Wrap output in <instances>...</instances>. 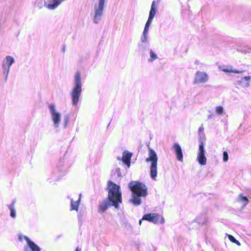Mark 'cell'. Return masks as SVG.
<instances>
[{
  "instance_id": "6da1fadb",
  "label": "cell",
  "mask_w": 251,
  "mask_h": 251,
  "mask_svg": "<svg viewBox=\"0 0 251 251\" xmlns=\"http://www.w3.org/2000/svg\"><path fill=\"white\" fill-rule=\"evenodd\" d=\"M108 199L116 207L122 202V194L120 187L113 183H110L108 187Z\"/></svg>"
},
{
  "instance_id": "7a4b0ae2",
  "label": "cell",
  "mask_w": 251,
  "mask_h": 251,
  "mask_svg": "<svg viewBox=\"0 0 251 251\" xmlns=\"http://www.w3.org/2000/svg\"><path fill=\"white\" fill-rule=\"evenodd\" d=\"M81 90V74L79 72L76 73L75 76V86L72 93V102L74 105L77 104L79 100Z\"/></svg>"
},
{
  "instance_id": "3957f363",
  "label": "cell",
  "mask_w": 251,
  "mask_h": 251,
  "mask_svg": "<svg viewBox=\"0 0 251 251\" xmlns=\"http://www.w3.org/2000/svg\"><path fill=\"white\" fill-rule=\"evenodd\" d=\"M129 187L134 194L138 197H145L147 194V189L143 183L138 182H132Z\"/></svg>"
},
{
  "instance_id": "277c9868",
  "label": "cell",
  "mask_w": 251,
  "mask_h": 251,
  "mask_svg": "<svg viewBox=\"0 0 251 251\" xmlns=\"http://www.w3.org/2000/svg\"><path fill=\"white\" fill-rule=\"evenodd\" d=\"M156 13V1H154L152 3L150 12V14H149V18L148 19L147 22L146 23L145 28H144V30L143 31V33L142 36L141 38V40L142 42H145V41L147 40L148 32L149 27H150L151 24L152 20L153 19L154 17L155 16Z\"/></svg>"
},
{
  "instance_id": "5b68a950",
  "label": "cell",
  "mask_w": 251,
  "mask_h": 251,
  "mask_svg": "<svg viewBox=\"0 0 251 251\" xmlns=\"http://www.w3.org/2000/svg\"><path fill=\"white\" fill-rule=\"evenodd\" d=\"M148 162H151V176L153 179H156L157 175V162L158 157L156 152L151 149L149 151V158L147 159Z\"/></svg>"
},
{
  "instance_id": "8992f818",
  "label": "cell",
  "mask_w": 251,
  "mask_h": 251,
  "mask_svg": "<svg viewBox=\"0 0 251 251\" xmlns=\"http://www.w3.org/2000/svg\"><path fill=\"white\" fill-rule=\"evenodd\" d=\"M148 221L154 224H159L164 223V220L162 216L156 213H149L144 216L141 221ZM140 221V222H141Z\"/></svg>"
},
{
  "instance_id": "52a82bcc",
  "label": "cell",
  "mask_w": 251,
  "mask_h": 251,
  "mask_svg": "<svg viewBox=\"0 0 251 251\" xmlns=\"http://www.w3.org/2000/svg\"><path fill=\"white\" fill-rule=\"evenodd\" d=\"M14 61V58L11 56H7L3 60L2 67H3L4 75L6 76V79L7 78L10 66H12V64H13Z\"/></svg>"
},
{
  "instance_id": "ba28073f",
  "label": "cell",
  "mask_w": 251,
  "mask_h": 251,
  "mask_svg": "<svg viewBox=\"0 0 251 251\" xmlns=\"http://www.w3.org/2000/svg\"><path fill=\"white\" fill-rule=\"evenodd\" d=\"M105 2V1L104 0H101L99 1V4L95 12L94 17V22L95 23H99V22L100 21V20L102 15L103 10H104Z\"/></svg>"
},
{
  "instance_id": "9c48e42d",
  "label": "cell",
  "mask_w": 251,
  "mask_h": 251,
  "mask_svg": "<svg viewBox=\"0 0 251 251\" xmlns=\"http://www.w3.org/2000/svg\"><path fill=\"white\" fill-rule=\"evenodd\" d=\"M209 78L207 74L205 72L198 71L195 75L194 82L195 84H200L205 83L207 81Z\"/></svg>"
},
{
  "instance_id": "30bf717a",
  "label": "cell",
  "mask_w": 251,
  "mask_h": 251,
  "mask_svg": "<svg viewBox=\"0 0 251 251\" xmlns=\"http://www.w3.org/2000/svg\"><path fill=\"white\" fill-rule=\"evenodd\" d=\"M200 144L199 146V152L198 156V160L200 164L204 165L206 164L207 162V159H206L205 154H204V147L203 143Z\"/></svg>"
},
{
  "instance_id": "8fae6325",
  "label": "cell",
  "mask_w": 251,
  "mask_h": 251,
  "mask_svg": "<svg viewBox=\"0 0 251 251\" xmlns=\"http://www.w3.org/2000/svg\"><path fill=\"white\" fill-rule=\"evenodd\" d=\"M50 108L54 124L55 125H57L60 122V114L58 112H57V111H56L55 108V106L54 105H50Z\"/></svg>"
},
{
  "instance_id": "7c38bea8",
  "label": "cell",
  "mask_w": 251,
  "mask_h": 251,
  "mask_svg": "<svg viewBox=\"0 0 251 251\" xmlns=\"http://www.w3.org/2000/svg\"><path fill=\"white\" fill-rule=\"evenodd\" d=\"M132 156V154L131 153V152L126 151L123 153V157H122V160L124 163H125V164L128 167L130 166L131 165V158Z\"/></svg>"
},
{
  "instance_id": "4fadbf2b",
  "label": "cell",
  "mask_w": 251,
  "mask_h": 251,
  "mask_svg": "<svg viewBox=\"0 0 251 251\" xmlns=\"http://www.w3.org/2000/svg\"><path fill=\"white\" fill-rule=\"evenodd\" d=\"M174 148L175 151L176 152V156H177L178 159L179 161L183 162V152H182V149H181L180 146L178 144L175 143L174 145Z\"/></svg>"
},
{
  "instance_id": "5bb4252c",
  "label": "cell",
  "mask_w": 251,
  "mask_h": 251,
  "mask_svg": "<svg viewBox=\"0 0 251 251\" xmlns=\"http://www.w3.org/2000/svg\"><path fill=\"white\" fill-rule=\"evenodd\" d=\"M25 239L27 242V244L28 245L30 249L33 251H41V249L38 246L34 243L33 241L30 240V238L27 236H24Z\"/></svg>"
},
{
  "instance_id": "9a60e30c",
  "label": "cell",
  "mask_w": 251,
  "mask_h": 251,
  "mask_svg": "<svg viewBox=\"0 0 251 251\" xmlns=\"http://www.w3.org/2000/svg\"><path fill=\"white\" fill-rule=\"evenodd\" d=\"M61 2H62L61 1H59V0H54V1H47L45 4L46 7H48V9H55V7H57Z\"/></svg>"
},
{
  "instance_id": "2e32d148",
  "label": "cell",
  "mask_w": 251,
  "mask_h": 251,
  "mask_svg": "<svg viewBox=\"0 0 251 251\" xmlns=\"http://www.w3.org/2000/svg\"><path fill=\"white\" fill-rule=\"evenodd\" d=\"M14 203H15L14 202L10 206H9V209L10 211V216L13 218H15L16 217V210L15 207H14Z\"/></svg>"
},
{
  "instance_id": "e0dca14e",
  "label": "cell",
  "mask_w": 251,
  "mask_h": 251,
  "mask_svg": "<svg viewBox=\"0 0 251 251\" xmlns=\"http://www.w3.org/2000/svg\"><path fill=\"white\" fill-rule=\"evenodd\" d=\"M250 77H246L243 78L241 81V83H242L243 85H246V86H247V85L248 86L250 84Z\"/></svg>"
},
{
  "instance_id": "ac0fdd59",
  "label": "cell",
  "mask_w": 251,
  "mask_h": 251,
  "mask_svg": "<svg viewBox=\"0 0 251 251\" xmlns=\"http://www.w3.org/2000/svg\"><path fill=\"white\" fill-rule=\"evenodd\" d=\"M227 236L228 237V239H229L230 241H231L232 242L234 243H236V244H237L238 245H240L239 242L237 241V240L236 239V238H234L233 236H231V235H229V234H227Z\"/></svg>"
},
{
  "instance_id": "d6986e66",
  "label": "cell",
  "mask_w": 251,
  "mask_h": 251,
  "mask_svg": "<svg viewBox=\"0 0 251 251\" xmlns=\"http://www.w3.org/2000/svg\"><path fill=\"white\" fill-rule=\"evenodd\" d=\"M222 70L223 71H225V72H240V71H238V70H236L234 69L233 68H231V67H230V68H223V69H222Z\"/></svg>"
},
{
  "instance_id": "ffe728a7",
  "label": "cell",
  "mask_w": 251,
  "mask_h": 251,
  "mask_svg": "<svg viewBox=\"0 0 251 251\" xmlns=\"http://www.w3.org/2000/svg\"><path fill=\"white\" fill-rule=\"evenodd\" d=\"M132 201L135 205H139L141 203L140 199L137 197H134L132 200Z\"/></svg>"
},
{
  "instance_id": "44dd1931",
  "label": "cell",
  "mask_w": 251,
  "mask_h": 251,
  "mask_svg": "<svg viewBox=\"0 0 251 251\" xmlns=\"http://www.w3.org/2000/svg\"><path fill=\"white\" fill-rule=\"evenodd\" d=\"M216 111L217 113L219 114L223 113V112H224V109H223V107L221 106H217L216 108Z\"/></svg>"
},
{
  "instance_id": "7402d4cb",
  "label": "cell",
  "mask_w": 251,
  "mask_h": 251,
  "mask_svg": "<svg viewBox=\"0 0 251 251\" xmlns=\"http://www.w3.org/2000/svg\"><path fill=\"white\" fill-rule=\"evenodd\" d=\"M150 57L151 60L152 61L156 60L157 58V56H156V55L153 52H152V51H151L150 52Z\"/></svg>"
},
{
  "instance_id": "603a6c76",
  "label": "cell",
  "mask_w": 251,
  "mask_h": 251,
  "mask_svg": "<svg viewBox=\"0 0 251 251\" xmlns=\"http://www.w3.org/2000/svg\"><path fill=\"white\" fill-rule=\"evenodd\" d=\"M228 154L227 152H225L224 153H223V160H224L225 162H227V161L228 160Z\"/></svg>"
},
{
  "instance_id": "cb8c5ba5",
  "label": "cell",
  "mask_w": 251,
  "mask_h": 251,
  "mask_svg": "<svg viewBox=\"0 0 251 251\" xmlns=\"http://www.w3.org/2000/svg\"><path fill=\"white\" fill-rule=\"evenodd\" d=\"M76 251H81V250H80V249L79 248H77V249L76 250Z\"/></svg>"
}]
</instances>
